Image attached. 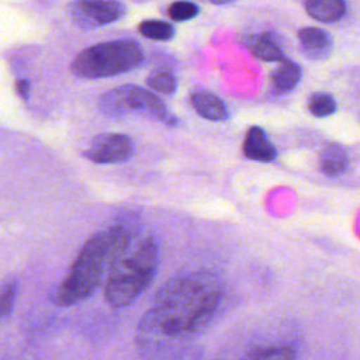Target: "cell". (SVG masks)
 I'll return each mask as SVG.
<instances>
[{
	"label": "cell",
	"instance_id": "cell-1",
	"mask_svg": "<svg viewBox=\"0 0 360 360\" xmlns=\"http://www.w3.org/2000/svg\"><path fill=\"white\" fill-rule=\"evenodd\" d=\"M222 297V281L212 271L198 270L172 278L139 321L138 349L148 359L167 356L211 322Z\"/></svg>",
	"mask_w": 360,
	"mask_h": 360
},
{
	"label": "cell",
	"instance_id": "cell-2",
	"mask_svg": "<svg viewBox=\"0 0 360 360\" xmlns=\"http://www.w3.org/2000/svg\"><path fill=\"white\" fill-rule=\"evenodd\" d=\"M129 231L122 225L110 226L90 236L55 288L52 301L69 307L89 298L104 283L114 263L132 243Z\"/></svg>",
	"mask_w": 360,
	"mask_h": 360
},
{
	"label": "cell",
	"instance_id": "cell-3",
	"mask_svg": "<svg viewBox=\"0 0 360 360\" xmlns=\"http://www.w3.org/2000/svg\"><path fill=\"white\" fill-rule=\"evenodd\" d=\"M159 264V246L155 238L146 236L129 245L108 271L104 280V298L112 308L134 302L152 283Z\"/></svg>",
	"mask_w": 360,
	"mask_h": 360
},
{
	"label": "cell",
	"instance_id": "cell-4",
	"mask_svg": "<svg viewBox=\"0 0 360 360\" xmlns=\"http://www.w3.org/2000/svg\"><path fill=\"white\" fill-rule=\"evenodd\" d=\"M143 59V49L136 41H108L79 52L72 62V72L83 79L110 77L138 68Z\"/></svg>",
	"mask_w": 360,
	"mask_h": 360
},
{
	"label": "cell",
	"instance_id": "cell-5",
	"mask_svg": "<svg viewBox=\"0 0 360 360\" xmlns=\"http://www.w3.org/2000/svg\"><path fill=\"white\" fill-rule=\"evenodd\" d=\"M100 108L110 117H120L128 112H143L170 127L179 124L177 118L166 108L165 103L158 96L134 84H125L104 93L100 97Z\"/></svg>",
	"mask_w": 360,
	"mask_h": 360
},
{
	"label": "cell",
	"instance_id": "cell-6",
	"mask_svg": "<svg viewBox=\"0 0 360 360\" xmlns=\"http://www.w3.org/2000/svg\"><path fill=\"white\" fill-rule=\"evenodd\" d=\"M68 11L73 22L82 28H97L120 20L125 6L117 0H75Z\"/></svg>",
	"mask_w": 360,
	"mask_h": 360
},
{
	"label": "cell",
	"instance_id": "cell-7",
	"mask_svg": "<svg viewBox=\"0 0 360 360\" xmlns=\"http://www.w3.org/2000/svg\"><path fill=\"white\" fill-rule=\"evenodd\" d=\"M135 153L134 141L124 134H100L83 156L94 163H120L125 162Z\"/></svg>",
	"mask_w": 360,
	"mask_h": 360
},
{
	"label": "cell",
	"instance_id": "cell-8",
	"mask_svg": "<svg viewBox=\"0 0 360 360\" xmlns=\"http://www.w3.org/2000/svg\"><path fill=\"white\" fill-rule=\"evenodd\" d=\"M298 42L302 53L311 60H322L330 55L333 41L329 32L316 27H305L298 31Z\"/></svg>",
	"mask_w": 360,
	"mask_h": 360
},
{
	"label": "cell",
	"instance_id": "cell-9",
	"mask_svg": "<svg viewBox=\"0 0 360 360\" xmlns=\"http://www.w3.org/2000/svg\"><path fill=\"white\" fill-rule=\"evenodd\" d=\"M245 45L249 48L253 56L266 62H283L285 60L284 51L278 39L271 32H262L248 35L243 38Z\"/></svg>",
	"mask_w": 360,
	"mask_h": 360
},
{
	"label": "cell",
	"instance_id": "cell-10",
	"mask_svg": "<svg viewBox=\"0 0 360 360\" xmlns=\"http://www.w3.org/2000/svg\"><path fill=\"white\" fill-rule=\"evenodd\" d=\"M243 155L252 160L270 162L277 156V150L263 128L250 127L245 136Z\"/></svg>",
	"mask_w": 360,
	"mask_h": 360
},
{
	"label": "cell",
	"instance_id": "cell-11",
	"mask_svg": "<svg viewBox=\"0 0 360 360\" xmlns=\"http://www.w3.org/2000/svg\"><path fill=\"white\" fill-rule=\"evenodd\" d=\"M193 108L205 120L224 121L228 117L225 103L214 93L208 90H195L190 94Z\"/></svg>",
	"mask_w": 360,
	"mask_h": 360
},
{
	"label": "cell",
	"instance_id": "cell-12",
	"mask_svg": "<svg viewBox=\"0 0 360 360\" xmlns=\"http://www.w3.org/2000/svg\"><path fill=\"white\" fill-rule=\"evenodd\" d=\"M349 165V155L340 143H328L319 156L321 170L328 176H340Z\"/></svg>",
	"mask_w": 360,
	"mask_h": 360
},
{
	"label": "cell",
	"instance_id": "cell-13",
	"mask_svg": "<svg viewBox=\"0 0 360 360\" xmlns=\"http://www.w3.org/2000/svg\"><path fill=\"white\" fill-rule=\"evenodd\" d=\"M307 13L321 22H335L346 13L345 0H305Z\"/></svg>",
	"mask_w": 360,
	"mask_h": 360
},
{
	"label": "cell",
	"instance_id": "cell-14",
	"mask_svg": "<svg viewBox=\"0 0 360 360\" xmlns=\"http://www.w3.org/2000/svg\"><path fill=\"white\" fill-rule=\"evenodd\" d=\"M302 77V69L292 60H283L271 73V83L278 93L292 91Z\"/></svg>",
	"mask_w": 360,
	"mask_h": 360
},
{
	"label": "cell",
	"instance_id": "cell-15",
	"mask_svg": "<svg viewBox=\"0 0 360 360\" xmlns=\"http://www.w3.org/2000/svg\"><path fill=\"white\" fill-rule=\"evenodd\" d=\"M138 31L143 37L155 41H169L174 37L173 25L162 20H143L139 24Z\"/></svg>",
	"mask_w": 360,
	"mask_h": 360
},
{
	"label": "cell",
	"instance_id": "cell-16",
	"mask_svg": "<svg viewBox=\"0 0 360 360\" xmlns=\"http://www.w3.org/2000/svg\"><path fill=\"white\" fill-rule=\"evenodd\" d=\"M307 104H308L309 112L315 117L332 115L338 108V104L333 96L325 91H316L309 94Z\"/></svg>",
	"mask_w": 360,
	"mask_h": 360
},
{
	"label": "cell",
	"instance_id": "cell-17",
	"mask_svg": "<svg viewBox=\"0 0 360 360\" xmlns=\"http://www.w3.org/2000/svg\"><path fill=\"white\" fill-rule=\"evenodd\" d=\"M245 360H297V354L291 346H267L253 350Z\"/></svg>",
	"mask_w": 360,
	"mask_h": 360
},
{
	"label": "cell",
	"instance_id": "cell-18",
	"mask_svg": "<svg viewBox=\"0 0 360 360\" xmlns=\"http://www.w3.org/2000/svg\"><path fill=\"white\" fill-rule=\"evenodd\" d=\"M146 84L152 90L162 94H173L177 89V79L166 70H155L146 77Z\"/></svg>",
	"mask_w": 360,
	"mask_h": 360
},
{
	"label": "cell",
	"instance_id": "cell-19",
	"mask_svg": "<svg viewBox=\"0 0 360 360\" xmlns=\"http://www.w3.org/2000/svg\"><path fill=\"white\" fill-rule=\"evenodd\" d=\"M17 297V281L14 278L4 280L0 284V322H3L13 311Z\"/></svg>",
	"mask_w": 360,
	"mask_h": 360
},
{
	"label": "cell",
	"instance_id": "cell-20",
	"mask_svg": "<svg viewBox=\"0 0 360 360\" xmlns=\"http://www.w3.org/2000/svg\"><path fill=\"white\" fill-rule=\"evenodd\" d=\"M198 13H200V7L195 3L187 1V0L173 1L167 8L169 17L174 21H188L197 17Z\"/></svg>",
	"mask_w": 360,
	"mask_h": 360
},
{
	"label": "cell",
	"instance_id": "cell-21",
	"mask_svg": "<svg viewBox=\"0 0 360 360\" xmlns=\"http://www.w3.org/2000/svg\"><path fill=\"white\" fill-rule=\"evenodd\" d=\"M17 91L21 97H27L30 94V83L27 80L17 82Z\"/></svg>",
	"mask_w": 360,
	"mask_h": 360
},
{
	"label": "cell",
	"instance_id": "cell-22",
	"mask_svg": "<svg viewBox=\"0 0 360 360\" xmlns=\"http://www.w3.org/2000/svg\"><path fill=\"white\" fill-rule=\"evenodd\" d=\"M208 1H211V3H214V4H229V3H233L235 0H208Z\"/></svg>",
	"mask_w": 360,
	"mask_h": 360
}]
</instances>
